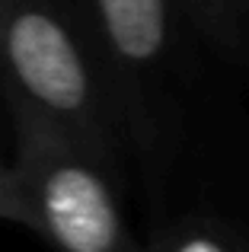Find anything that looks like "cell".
<instances>
[{
    "mask_svg": "<svg viewBox=\"0 0 249 252\" xmlns=\"http://www.w3.org/2000/svg\"><path fill=\"white\" fill-rule=\"evenodd\" d=\"M0 70L10 109L45 118L106 163L115 150V105L74 26L51 0H3Z\"/></svg>",
    "mask_w": 249,
    "mask_h": 252,
    "instance_id": "obj_1",
    "label": "cell"
},
{
    "mask_svg": "<svg viewBox=\"0 0 249 252\" xmlns=\"http://www.w3.org/2000/svg\"><path fill=\"white\" fill-rule=\"evenodd\" d=\"M13 172L35 233L58 252H144L124 223L106 163L26 109H13Z\"/></svg>",
    "mask_w": 249,
    "mask_h": 252,
    "instance_id": "obj_2",
    "label": "cell"
},
{
    "mask_svg": "<svg viewBox=\"0 0 249 252\" xmlns=\"http://www.w3.org/2000/svg\"><path fill=\"white\" fill-rule=\"evenodd\" d=\"M99 29L115 64L128 77H144L160 67L173 48L179 0H93Z\"/></svg>",
    "mask_w": 249,
    "mask_h": 252,
    "instance_id": "obj_3",
    "label": "cell"
},
{
    "mask_svg": "<svg viewBox=\"0 0 249 252\" xmlns=\"http://www.w3.org/2000/svg\"><path fill=\"white\" fill-rule=\"evenodd\" d=\"M144 252H249V243L224 223L188 217L154 233Z\"/></svg>",
    "mask_w": 249,
    "mask_h": 252,
    "instance_id": "obj_4",
    "label": "cell"
},
{
    "mask_svg": "<svg viewBox=\"0 0 249 252\" xmlns=\"http://www.w3.org/2000/svg\"><path fill=\"white\" fill-rule=\"evenodd\" d=\"M179 10L211 42L240 51L249 38V0H179Z\"/></svg>",
    "mask_w": 249,
    "mask_h": 252,
    "instance_id": "obj_5",
    "label": "cell"
},
{
    "mask_svg": "<svg viewBox=\"0 0 249 252\" xmlns=\"http://www.w3.org/2000/svg\"><path fill=\"white\" fill-rule=\"evenodd\" d=\"M0 220H10L16 227L32 230V214H29L23 191H19L13 163H3V160H0Z\"/></svg>",
    "mask_w": 249,
    "mask_h": 252,
    "instance_id": "obj_6",
    "label": "cell"
},
{
    "mask_svg": "<svg viewBox=\"0 0 249 252\" xmlns=\"http://www.w3.org/2000/svg\"><path fill=\"white\" fill-rule=\"evenodd\" d=\"M0 6H3V0H0Z\"/></svg>",
    "mask_w": 249,
    "mask_h": 252,
    "instance_id": "obj_7",
    "label": "cell"
}]
</instances>
